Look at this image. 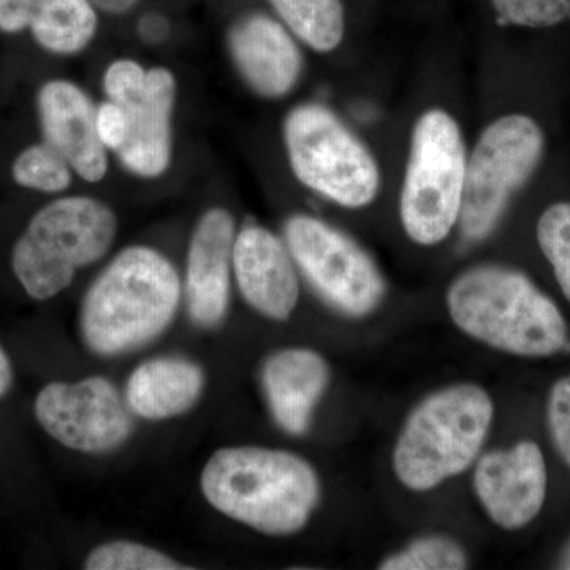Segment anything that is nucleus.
I'll return each instance as SVG.
<instances>
[{
  "mask_svg": "<svg viewBox=\"0 0 570 570\" xmlns=\"http://www.w3.org/2000/svg\"><path fill=\"white\" fill-rule=\"evenodd\" d=\"M11 382H13V370H11L10 358L0 347V396L9 392Z\"/></svg>",
  "mask_w": 570,
  "mask_h": 570,
  "instance_id": "32",
  "label": "nucleus"
},
{
  "mask_svg": "<svg viewBox=\"0 0 570 570\" xmlns=\"http://www.w3.org/2000/svg\"><path fill=\"white\" fill-rule=\"evenodd\" d=\"M137 32L140 39L148 45H163L171 36V24L163 13L142 14L137 24Z\"/></svg>",
  "mask_w": 570,
  "mask_h": 570,
  "instance_id": "30",
  "label": "nucleus"
},
{
  "mask_svg": "<svg viewBox=\"0 0 570 570\" xmlns=\"http://www.w3.org/2000/svg\"><path fill=\"white\" fill-rule=\"evenodd\" d=\"M468 153L463 127L448 108H426L412 124L400 220L415 245L436 246L459 225Z\"/></svg>",
  "mask_w": 570,
  "mask_h": 570,
  "instance_id": "4",
  "label": "nucleus"
},
{
  "mask_svg": "<svg viewBox=\"0 0 570 570\" xmlns=\"http://www.w3.org/2000/svg\"><path fill=\"white\" fill-rule=\"evenodd\" d=\"M283 141L292 175L309 193L346 209L376 202L384 183L376 154L332 108L296 105L285 115Z\"/></svg>",
  "mask_w": 570,
  "mask_h": 570,
  "instance_id": "6",
  "label": "nucleus"
},
{
  "mask_svg": "<svg viewBox=\"0 0 570 570\" xmlns=\"http://www.w3.org/2000/svg\"><path fill=\"white\" fill-rule=\"evenodd\" d=\"M41 0H0V31L18 33L29 29Z\"/></svg>",
  "mask_w": 570,
  "mask_h": 570,
  "instance_id": "29",
  "label": "nucleus"
},
{
  "mask_svg": "<svg viewBox=\"0 0 570 570\" xmlns=\"http://www.w3.org/2000/svg\"><path fill=\"white\" fill-rule=\"evenodd\" d=\"M277 20L309 50L330 55L347 33L344 0H266Z\"/></svg>",
  "mask_w": 570,
  "mask_h": 570,
  "instance_id": "20",
  "label": "nucleus"
},
{
  "mask_svg": "<svg viewBox=\"0 0 570 570\" xmlns=\"http://www.w3.org/2000/svg\"><path fill=\"white\" fill-rule=\"evenodd\" d=\"M70 164L48 142L28 146L11 165L18 186L43 194L66 193L73 181Z\"/></svg>",
  "mask_w": 570,
  "mask_h": 570,
  "instance_id": "21",
  "label": "nucleus"
},
{
  "mask_svg": "<svg viewBox=\"0 0 570 570\" xmlns=\"http://www.w3.org/2000/svg\"><path fill=\"white\" fill-rule=\"evenodd\" d=\"M549 149L546 127L527 111L491 119L468 153L459 227L468 242L493 234L510 202L538 175Z\"/></svg>",
  "mask_w": 570,
  "mask_h": 570,
  "instance_id": "8",
  "label": "nucleus"
},
{
  "mask_svg": "<svg viewBox=\"0 0 570 570\" xmlns=\"http://www.w3.org/2000/svg\"><path fill=\"white\" fill-rule=\"evenodd\" d=\"M236 220L228 209L209 208L195 225L186 258L183 294L195 324L214 328L230 306Z\"/></svg>",
  "mask_w": 570,
  "mask_h": 570,
  "instance_id": "13",
  "label": "nucleus"
},
{
  "mask_svg": "<svg viewBox=\"0 0 570 570\" xmlns=\"http://www.w3.org/2000/svg\"><path fill=\"white\" fill-rule=\"evenodd\" d=\"M118 219L110 206L88 195H71L36 213L11 254L14 276L33 299L61 294L86 266L111 249Z\"/></svg>",
  "mask_w": 570,
  "mask_h": 570,
  "instance_id": "7",
  "label": "nucleus"
},
{
  "mask_svg": "<svg viewBox=\"0 0 570 570\" xmlns=\"http://www.w3.org/2000/svg\"><path fill=\"white\" fill-rule=\"evenodd\" d=\"M535 238L562 295L570 303V200L553 202L540 213Z\"/></svg>",
  "mask_w": 570,
  "mask_h": 570,
  "instance_id": "22",
  "label": "nucleus"
},
{
  "mask_svg": "<svg viewBox=\"0 0 570 570\" xmlns=\"http://www.w3.org/2000/svg\"><path fill=\"white\" fill-rule=\"evenodd\" d=\"M148 70L135 59H115L104 71L105 96L118 105L129 104L145 89L146 82H148Z\"/></svg>",
  "mask_w": 570,
  "mask_h": 570,
  "instance_id": "26",
  "label": "nucleus"
},
{
  "mask_svg": "<svg viewBox=\"0 0 570 570\" xmlns=\"http://www.w3.org/2000/svg\"><path fill=\"white\" fill-rule=\"evenodd\" d=\"M494 20L504 28L547 31L570 22V0H489Z\"/></svg>",
  "mask_w": 570,
  "mask_h": 570,
  "instance_id": "25",
  "label": "nucleus"
},
{
  "mask_svg": "<svg viewBox=\"0 0 570 570\" xmlns=\"http://www.w3.org/2000/svg\"><path fill=\"white\" fill-rule=\"evenodd\" d=\"M493 414V401L479 385H452L428 396L397 439L396 478L409 490L428 491L466 471L483 448Z\"/></svg>",
  "mask_w": 570,
  "mask_h": 570,
  "instance_id": "5",
  "label": "nucleus"
},
{
  "mask_svg": "<svg viewBox=\"0 0 570 570\" xmlns=\"http://www.w3.org/2000/svg\"><path fill=\"white\" fill-rule=\"evenodd\" d=\"M178 82L174 71L157 66L148 70L145 89L121 105L129 116V138L116 154L129 174L157 179L174 160V116Z\"/></svg>",
  "mask_w": 570,
  "mask_h": 570,
  "instance_id": "16",
  "label": "nucleus"
},
{
  "mask_svg": "<svg viewBox=\"0 0 570 570\" xmlns=\"http://www.w3.org/2000/svg\"><path fill=\"white\" fill-rule=\"evenodd\" d=\"M328 381V365L309 348H284L268 356L262 384L269 411L285 433H306Z\"/></svg>",
  "mask_w": 570,
  "mask_h": 570,
  "instance_id": "17",
  "label": "nucleus"
},
{
  "mask_svg": "<svg viewBox=\"0 0 570 570\" xmlns=\"http://www.w3.org/2000/svg\"><path fill=\"white\" fill-rule=\"evenodd\" d=\"M560 568L570 569V543L568 546V549L564 550V553H562Z\"/></svg>",
  "mask_w": 570,
  "mask_h": 570,
  "instance_id": "33",
  "label": "nucleus"
},
{
  "mask_svg": "<svg viewBox=\"0 0 570 570\" xmlns=\"http://www.w3.org/2000/svg\"><path fill=\"white\" fill-rule=\"evenodd\" d=\"M234 277L247 305L257 313L287 321L299 299V277L284 239L261 225L236 234Z\"/></svg>",
  "mask_w": 570,
  "mask_h": 570,
  "instance_id": "15",
  "label": "nucleus"
},
{
  "mask_svg": "<svg viewBox=\"0 0 570 570\" xmlns=\"http://www.w3.org/2000/svg\"><path fill=\"white\" fill-rule=\"evenodd\" d=\"M96 110L88 92L73 81H47L37 94L43 141L61 154L75 175L91 184L104 181L110 168L97 135Z\"/></svg>",
  "mask_w": 570,
  "mask_h": 570,
  "instance_id": "14",
  "label": "nucleus"
},
{
  "mask_svg": "<svg viewBox=\"0 0 570 570\" xmlns=\"http://www.w3.org/2000/svg\"><path fill=\"white\" fill-rule=\"evenodd\" d=\"M88 570H181L190 569L163 551L129 540L102 543L88 554Z\"/></svg>",
  "mask_w": 570,
  "mask_h": 570,
  "instance_id": "24",
  "label": "nucleus"
},
{
  "mask_svg": "<svg viewBox=\"0 0 570 570\" xmlns=\"http://www.w3.org/2000/svg\"><path fill=\"white\" fill-rule=\"evenodd\" d=\"M200 487L225 517L276 538L303 530L321 499L314 468L276 449H219L205 464Z\"/></svg>",
  "mask_w": 570,
  "mask_h": 570,
  "instance_id": "2",
  "label": "nucleus"
},
{
  "mask_svg": "<svg viewBox=\"0 0 570 570\" xmlns=\"http://www.w3.org/2000/svg\"><path fill=\"white\" fill-rule=\"evenodd\" d=\"M204 389L205 373L197 363L159 356L135 367L127 381L126 403L140 419H174L193 409Z\"/></svg>",
  "mask_w": 570,
  "mask_h": 570,
  "instance_id": "18",
  "label": "nucleus"
},
{
  "mask_svg": "<svg viewBox=\"0 0 570 570\" xmlns=\"http://www.w3.org/2000/svg\"><path fill=\"white\" fill-rule=\"evenodd\" d=\"M29 31L45 51L80 55L99 31V10L91 0H41Z\"/></svg>",
  "mask_w": 570,
  "mask_h": 570,
  "instance_id": "19",
  "label": "nucleus"
},
{
  "mask_svg": "<svg viewBox=\"0 0 570 570\" xmlns=\"http://www.w3.org/2000/svg\"><path fill=\"white\" fill-rule=\"evenodd\" d=\"M382 570H460L468 568L466 551L444 535L415 540L379 566Z\"/></svg>",
  "mask_w": 570,
  "mask_h": 570,
  "instance_id": "23",
  "label": "nucleus"
},
{
  "mask_svg": "<svg viewBox=\"0 0 570 570\" xmlns=\"http://www.w3.org/2000/svg\"><path fill=\"white\" fill-rule=\"evenodd\" d=\"M284 242L298 272L328 305L347 316H366L385 294L384 277L354 238L311 214L284 224Z\"/></svg>",
  "mask_w": 570,
  "mask_h": 570,
  "instance_id": "9",
  "label": "nucleus"
},
{
  "mask_svg": "<svg viewBox=\"0 0 570 570\" xmlns=\"http://www.w3.org/2000/svg\"><path fill=\"white\" fill-rule=\"evenodd\" d=\"M126 397L107 377L80 382H52L36 400L41 428L63 448L75 452H112L134 433V417Z\"/></svg>",
  "mask_w": 570,
  "mask_h": 570,
  "instance_id": "10",
  "label": "nucleus"
},
{
  "mask_svg": "<svg viewBox=\"0 0 570 570\" xmlns=\"http://www.w3.org/2000/svg\"><path fill=\"white\" fill-rule=\"evenodd\" d=\"M299 41L273 14L250 11L227 32L232 62L247 88L266 100L292 94L305 71Z\"/></svg>",
  "mask_w": 570,
  "mask_h": 570,
  "instance_id": "11",
  "label": "nucleus"
},
{
  "mask_svg": "<svg viewBox=\"0 0 570 570\" xmlns=\"http://www.w3.org/2000/svg\"><path fill=\"white\" fill-rule=\"evenodd\" d=\"M91 2L104 13L121 17L132 11L140 0H91Z\"/></svg>",
  "mask_w": 570,
  "mask_h": 570,
  "instance_id": "31",
  "label": "nucleus"
},
{
  "mask_svg": "<svg viewBox=\"0 0 570 570\" xmlns=\"http://www.w3.org/2000/svg\"><path fill=\"white\" fill-rule=\"evenodd\" d=\"M547 420L554 448L570 468V374L560 379L551 389Z\"/></svg>",
  "mask_w": 570,
  "mask_h": 570,
  "instance_id": "27",
  "label": "nucleus"
},
{
  "mask_svg": "<svg viewBox=\"0 0 570 570\" xmlns=\"http://www.w3.org/2000/svg\"><path fill=\"white\" fill-rule=\"evenodd\" d=\"M181 298V277L163 253L148 246L127 247L86 292L82 340L102 356L146 346L174 322Z\"/></svg>",
  "mask_w": 570,
  "mask_h": 570,
  "instance_id": "1",
  "label": "nucleus"
},
{
  "mask_svg": "<svg viewBox=\"0 0 570 570\" xmlns=\"http://www.w3.org/2000/svg\"><path fill=\"white\" fill-rule=\"evenodd\" d=\"M547 482L542 450L531 441L487 453L474 472L480 504L493 523L508 531L521 530L539 515Z\"/></svg>",
  "mask_w": 570,
  "mask_h": 570,
  "instance_id": "12",
  "label": "nucleus"
},
{
  "mask_svg": "<svg viewBox=\"0 0 570 570\" xmlns=\"http://www.w3.org/2000/svg\"><path fill=\"white\" fill-rule=\"evenodd\" d=\"M96 129L105 149L118 154L129 138V116L121 105L107 99L97 105Z\"/></svg>",
  "mask_w": 570,
  "mask_h": 570,
  "instance_id": "28",
  "label": "nucleus"
},
{
  "mask_svg": "<svg viewBox=\"0 0 570 570\" xmlns=\"http://www.w3.org/2000/svg\"><path fill=\"white\" fill-rule=\"evenodd\" d=\"M450 317L487 346L520 356H550L568 344L560 307L530 276L510 266H472L448 291Z\"/></svg>",
  "mask_w": 570,
  "mask_h": 570,
  "instance_id": "3",
  "label": "nucleus"
}]
</instances>
